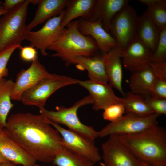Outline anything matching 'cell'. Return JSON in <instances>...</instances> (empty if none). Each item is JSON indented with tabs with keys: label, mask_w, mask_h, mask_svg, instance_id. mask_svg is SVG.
Instances as JSON below:
<instances>
[{
	"label": "cell",
	"mask_w": 166,
	"mask_h": 166,
	"mask_svg": "<svg viewBox=\"0 0 166 166\" xmlns=\"http://www.w3.org/2000/svg\"><path fill=\"white\" fill-rule=\"evenodd\" d=\"M4 128L36 161L53 163L64 147L60 133L41 114L28 112L12 114Z\"/></svg>",
	"instance_id": "obj_1"
},
{
	"label": "cell",
	"mask_w": 166,
	"mask_h": 166,
	"mask_svg": "<svg viewBox=\"0 0 166 166\" xmlns=\"http://www.w3.org/2000/svg\"><path fill=\"white\" fill-rule=\"evenodd\" d=\"M120 141L141 162L166 164V131L156 125L131 134L118 135Z\"/></svg>",
	"instance_id": "obj_2"
},
{
	"label": "cell",
	"mask_w": 166,
	"mask_h": 166,
	"mask_svg": "<svg viewBox=\"0 0 166 166\" xmlns=\"http://www.w3.org/2000/svg\"><path fill=\"white\" fill-rule=\"evenodd\" d=\"M78 23V20H76L68 24L61 37L47 49L54 51L52 56L61 59L66 67L76 65L77 56L90 57L99 54L95 41L91 37L80 32Z\"/></svg>",
	"instance_id": "obj_3"
},
{
	"label": "cell",
	"mask_w": 166,
	"mask_h": 166,
	"mask_svg": "<svg viewBox=\"0 0 166 166\" xmlns=\"http://www.w3.org/2000/svg\"><path fill=\"white\" fill-rule=\"evenodd\" d=\"M31 2L23 0L0 18V52L14 45H21L26 40V20Z\"/></svg>",
	"instance_id": "obj_4"
},
{
	"label": "cell",
	"mask_w": 166,
	"mask_h": 166,
	"mask_svg": "<svg viewBox=\"0 0 166 166\" xmlns=\"http://www.w3.org/2000/svg\"><path fill=\"white\" fill-rule=\"evenodd\" d=\"M93 102L91 97L89 95L78 101L70 107L57 106L56 111L48 110L43 108L39 109V112L50 121L64 125L69 129L95 140L98 137V132L93 127L82 123L77 115V111L79 108L87 105L93 104Z\"/></svg>",
	"instance_id": "obj_5"
},
{
	"label": "cell",
	"mask_w": 166,
	"mask_h": 166,
	"mask_svg": "<svg viewBox=\"0 0 166 166\" xmlns=\"http://www.w3.org/2000/svg\"><path fill=\"white\" fill-rule=\"evenodd\" d=\"M79 81L66 75L52 74L25 91L20 101L26 105L44 108L47 99L55 91L65 86L78 84Z\"/></svg>",
	"instance_id": "obj_6"
},
{
	"label": "cell",
	"mask_w": 166,
	"mask_h": 166,
	"mask_svg": "<svg viewBox=\"0 0 166 166\" xmlns=\"http://www.w3.org/2000/svg\"><path fill=\"white\" fill-rule=\"evenodd\" d=\"M160 116L154 113L149 116L140 117L126 113L117 121L110 122L100 131L98 137L103 138L111 135H128L136 133L158 124Z\"/></svg>",
	"instance_id": "obj_7"
},
{
	"label": "cell",
	"mask_w": 166,
	"mask_h": 166,
	"mask_svg": "<svg viewBox=\"0 0 166 166\" xmlns=\"http://www.w3.org/2000/svg\"><path fill=\"white\" fill-rule=\"evenodd\" d=\"M138 18L135 9L128 5L113 18L109 32L122 50L136 37Z\"/></svg>",
	"instance_id": "obj_8"
},
{
	"label": "cell",
	"mask_w": 166,
	"mask_h": 166,
	"mask_svg": "<svg viewBox=\"0 0 166 166\" xmlns=\"http://www.w3.org/2000/svg\"><path fill=\"white\" fill-rule=\"evenodd\" d=\"M48 120L61 135L64 146L89 159L94 164L99 162L101 160L95 140L70 129L64 128L59 124Z\"/></svg>",
	"instance_id": "obj_9"
},
{
	"label": "cell",
	"mask_w": 166,
	"mask_h": 166,
	"mask_svg": "<svg viewBox=\"0 0 166 166\" xmlns=\"http://www.w3.org/2000/svg\"><path fill=\"white\" fill-rule=\"evenodd\" d=\"M64 11L59 15L47 20L40 30L35 31H27L26 40L30 45L40 50L44 56L48 55V48L57 42L63 34L65 27L61 25Z\"/></svg>",
	"instance_id": "obj_10"
},
{
	"label": "cell",
	"mask_w": 166,
	"mask_h": 166,
	"mask_svg": "<svg viewBox=\"0 0 166 166\" xmlns=\"http://www.w3.org/2000/svg\"><path fill=\"white\" fill-rule=\"evenodd\" d=\"M104 166H141V161L120 140L111 135L102 144Z\"/></svg>",
	"instance_id": "obj_11"
},
{
	"label": "cell",
	"mask_w": 166,
	"mask_h": 166,
	"mask_svg": "<svg viewBox=\"0 0 166 166\" xmlns=\"http://www.w3.org/2000/svg\"><path fill=\"white\" fill-rule=\"evenodd\" d=\"M153 53L147 46L136 37L122 50V64L132 73L150 65Z\"/></svg>",
	"instance_id": "obj_12"
},
{
	"label": "cell",
	"mask_w": 166,
	"mask_h": 166,
	"mask_svg": "<svg viewBox=\"0 0 166 166\" xmlns=\"http://www.w3.org/2000/svg\"><path fill=\"white\" fill-rule=\"evenodd\" d=\"M37 56L27 69H23L18 73L11 95V99L20 101L22 94L42 80L50 76Z\"/></svg>",
	"instance_id": "obj_13"
},
{
	"label": "cell",
	"mask_w": 166,
	"mask_h": 166,
	"mask_svg": "<svg viewBox=\"0 0 166 166\" xmlns=\"http://www.w3.org/2000/svg\"><path fill=\"white\" fill-rule=\"evenodd\" d=\"M78 84L89 92L93 101V109L96 111L104 110L108 106L121 103V98L116 96L112 87L108 83L94 81L90 80H79Z\"/></svg>",
	"instance_id": "obj_14"
},
{
	"label": "cell",
	"mask_w": 166,
	"mask_h": 166,
	"mask_svg": "<svg viewBox=\"0 0 166 166\" xmlns=\"http://www.w3.org/2000/svg\"><path fill=\"white\" fill-rule=\"evenodd\" d=\"M78 29L82 34L90 36L94 40L102 53H107L118 45L115 38L104 29L100 19L90 22L80 18Z\"/></svg>",
	"instance_id": "obj_15"
},
{
	"label": "cell",
	"mask_w": 166,
	"mask_h": 166,
	"mask_svg": "<svg viewBox=\"0 0 166 166\" xmlns=\"http://www.w3.org/2000/svg\"><path fill=\"white\" fill-rule=\"evenodd\" d=\"M0 153L15 165L34 166L36 161L17 144L3 128L0 133Z\"/></svg>",
	"instance_id": "obj_16"
},
{
	"label": "cell",
	"mask_w": 166,
	"mask_h": 166,
	"mask_svg": "<svg viewBox=\"0 0 166 166\" xmlns=\"http://www.w3.org/2000/svg\"><path fill=\"white\" fill-rule=\"evenodd\" d=\"M128 0H97L92 15L88 20H101L104 29L109 32L112 20L116 14L128 5Z\"/></svg>",
	"instance_id": "obj_17"
},
{
	"label": "cell",
	"mask_w": 166,
	"mask_h": 166,
	"mask_svg": "<svg viewBox=\"0 0 166 166\" xmlns=\"http://www.w3.org/2000/svg\"><path fill=\"white\" fill-rule=\"evenodd\" d=\"M122 49L118 45L106 53L105 67L109 84L124 96V93L122 87Z\"/></svg>",
	"instance_id": "obj_18"
},
{
	"label": "cell",
	"mask_w": 166,
	"mask_h": 166,
	"mask_svg": "<svg viewBox=\"0 0 166 166\" xmlns=\"http://www.w3.org/2000/svg\"><path fill=\"white\" fill-rule=\"evenodd\" d=\"M69 0H39L38 8L33 19L26 25L27 31L53 17L60 15Z\"/></svg>",
	"instance_id": "obj_19"
},
{
	"label": "cell",
	"mask_w": 166,
	"mask_h": 166,
	"mask_svg": "<svg viewBox=\"0 0 166 166\" xmlns=\"http://www.w3.org/2000/svg\"><path fill=\"white\" fill-rule=\"evenodd\" d=\"M105 53H101L90 57L77 56L75 58L76 65L87 71L89 80L108 83L105 67Z\"/></svg>",
	"instance_id": "obj_20"
},
{
	"label": "cell",
	"mask_w": 166,
	"mask_h": 166,
	"mask_svg": "<svg viewBox=\"0 0 166 166\" xmlns=\"http://www.w3.org/2000/svg\"><path fill=\"white\" fill-rule=\"evenodd\" d=\"M156 77L150 65L132 73L129 85L132 92L144 99L151 97Z\"/></svg>",
	"instance_id": "obj_21"
},
{
	"label": "cell",
	"mask_w": 166,
	"mask_h": 166,
	"mask_svg": "<svg viewBox=\"0 0 166 166\" xmlns=\"http://www.w3.org/2000/svg\"><path fill=\"white\" fill-rule=\"evenodd\" d=\"M147 10L139 16L136 37L153 53L157 44L160 32Z\"/></svg>",
	"instance_id": "obj_22"
},
{
	"label": "cell",
	"mask_w": 166,
	"mask_h": 166,
	"mask_svg": "<svg viewBox=\"0 0 166 166\" xmlns=\"http://www.w3.org/2000/svg\"><path fill=\"white\" fill-rule=\"evenodd\" d=\"M97 0H69L61 22L63 27L73 20L81 17L89 20L91 17Z\"/></svg>",
	"instance_id": "obj_23"
},
{
	"label": "cell",
	"mask_w": 166,
	"mask_h": 166,
	"mask_svg": "<svg viewBox=\"0 0 166 166\" xmlns=\"http://www.w3.org/2000/svg\"><path fill=\"white\" fill-rule=\"evenodd\" d=\"M121 103L124 105L126 113H130L140 117L149 116L153 111L141 96L128 92L121 98Z\"/></svg>",
	"instance_id": "obj_24"
},
{
	"label": "cell",
	"mask_w": 166,
	"mask_h": 166,
	"mask_svg": "<svg viewBox=\"0 0 166 166\" xmlns=\"http://www.w3.org/2000/svg\"><path fill=\"white\" fill-rule=\"evenodd\" d=\"M14 84L11 79L4 78L0 81V126H6L8 114L14 106L11 100Z\"/></svg>",
	"instance_id": "obj_25"
},
{
	"label": "cell",
	"mask_w": 166,
	"mask_h": 166,
	"mask_svg": "<svg viewBox=\"0 0 166 166\" xmlns=\"http://www.w3.org/2000/svg\"><path fill=\"white\" fill-rule=\"evenodd\" d=\"M148 7L147 10L154 24L160 30L166 28V0H140Z\"/></svg>",
	"instance_id": "obj_26"
},
{
	"label": "cell",
	"mask_w": 166,
	"mask_h": 166,
	"mask_svg": "<svg viewBox=\"0 0 166 166\" xmlns=\"http://www.w3.org/2000/svg\"><path fill=\"white\" fill-rule=\"evenodd\" d=\"M53 164L57 166H93L94 163L64 146L56 156Z\"/></svg>",
	"instance_id": "obj_27"
},
{
	"label": "cell",
	"mask_w": 166,
	"mask_h": 166,
	"mask_svg": "<svg viewBox=\"0 0 166 166\" xmlns=\"http://www.w3.org/2000/svg\"><path fill=\"white\" fill-rule=\"evenodd\" d=\"M164 61H166V28L160 31L157 44L153 53L151 62Z\"/></svg>",
	"instance_id": "obj_28"
},
{
	"label": "cell",
	"mask_w": 166,
	"mask_h": 166,
	"mask_svg": "<svg viewBox=\"0 0 166 166\" xmlns=\"http://www.w3.org/2000/svg\"><path fill=\"white\" fill-rule=\"evenodd\" d=\"M125 112L124 107L121 103L111 105L104 109L103 118L110 122H114L119 119Z\"/></svg>",
	"instance_id": "obj_29"
},
{
	"label": "cell",
	"mask_w": 166,
	"mask_h": 166,
	"mask_svg": "<svg viewBox=\"0 0 166 166\" xmlns=\"http://www.w3.org/2000/svg\"><path fill=\"white\" fill-rule=\"evenodd\" d=\"M22 46L20 44H16L5 49L0 52V81L8 74L7 65L9 59L14 52Z\"/></svg>",
	"instance_id": "obj_30"
},
{
	"label": "cell",
	"mask_w": 166,
	"mask_h": 166,
	"mask_svg": "<svg viewBox=\"0 0 166 166\" xmlns=\"http://www.w3.org/2000/svg\"><path fill=\"white\" fill-rule=\"evenodd\" d=\"M145 101L154 113L160 115H166V99L152 97L145 99Z\"/></svg>",
	"instance_id": "obj_31"
},
{
	"label": "cell",
	"mask_w": 166,
	"mask_h": 166,
	"mask_svg": "<svg viewBox=\"0 0 166 166\" xmlns=\"http://www.w3.org/2000/svg\"><path fill=\"white\" fill-rule=\"evenodd\" d=\"M151 97L166 99V80L156 78L151 92Z\"/></svg>",
	"instance_id": "obj_32"
},
{
	"label": "cell",
	"mask_w": 166,
	"mask_h": 166,
	"mask_svg": "<svg viewBox=\"0 0 166 166\" xmlns=\"http://www.w3.org/2000/svg\"><path fill=\"white\" fill-rule=\"evenodd\" d=\"M20 49V57L23 61L32 62L38 56L36 49L31 45L22 47Z\"/></svg>",
	"instance_id": "obj_33"
},
{
	"label": "cell",
	"mask_w": 166,
	"mask_h": 166,
	"mask_svg": "<svg viewBox=\"0 0 166 166\" xmlns=\"http://www.w3.org/2000/svg\"><path fill=\"white\" fill-rule=\"evenodd\" d=\"M150 65L156 78L166 80V61L151 62Z\"/></svg>",
	"instance_id": "obj_34"
},
{
	"label": "cell",
	"mask_w": 166,
	"mask_h": 166,
	"mask_svg": "<svg viewBox=\"0 0 166 166\" xmlns=\"http://www.w3.org/2000/svg\"><path fill=\"white\" fill-rule=\"evenodd\" d=\"M23 0H5L2 4V6L9 10L22 2Z\"/></svg>",
	"instance_id": "obj_35"
},
{
	"label": "cell",
	"mask_w": 166,
	"mask_h": 166,
	"mask_svg": "<svg viewBox=\"0 0 166 166\" xmlns=\"http://www.w3.org/2000/svg\"><path fill=\"white\" fill-rule=\"evenodd\" d=\"M11 163L7 160L0 153V164Z\"/></svg>",
	"instance_id": "obj_36"
},
{
	"label": "cell",
	"mask_w": 166,
	"mask_h": 166,
	"mask_svg": "<svg viewBox=\"0 0 166 166\" xmlns=\"http://www.w3.org/2000/svg\"><path fill=\"white\" fill-rule=\"evenodd\" d=\"M8 10H7L5 9L4 7L2 6L0 7V17L4 14Z\"/></svg>",
	"instance_id": "obj_37"
},
{
	"label": "cell",
	"mask_w": 166,
	"mask_h": 166,
	"mask_svg": "<svg viewBox=\"0 0 166 166\" xmlns=\"http://www.w3.org/2000/svg\"><path fill=\"white\" fill-rule=\"evenodd\" d=\"M0 166H16L12 163H5L0 164Z\"/></svg>",
	"instance_id": "obj_38"
},
{
	"label": "cell",
	"mask_w": 166,
	"mask_h": 166,
	"mask_svg": "<svg viewBox=\"0 0 166 166\" xmlns=\"http://www.w3.org/2000/svg\"><path fill=\"white\" fill-rule=\"evenodd\" d=\"M141 166H154L153 165H149L148 164H147L141 162Z\"/></svg>",
	"instance_id": "obj_39"
},
{
	"label": "cell",
	"mask_w": 166,
	"mask_h": 166,
	"mask_svg": "<svg viewBox=\"0 0 166 166\" xmlns=\"http://www.w3.org/2000/svg\"><path fill=\"white\" fill-rule=\"evenodd\" d=\"M156 166H166V164H160Z\"/></svg>",
	"instance_id": "obj_40"
},
{
	"label": "cell",
	"mask_w": 166,
	"mask_h": 166,
	"mask_svg": "<svg viewBox=\"0 0 166 166\" xmlns=\"http://www.w3.org/2000/svg\"><path fill=\"white\" fill-rule=\"evenodd\" d=\"M3 2L1 1H0V7L2 6Z\"/></svg>",
	"instance_id": "obj_41"
},
{
	"label": "cell",
	"mask_w": 166,
	"mask_h": 166,
	"mask_svg": "<svg viewBox=\"0 0 166 166\" xmlns=\"http://www.w3.org/2000/svg\"><path fill=\"white\" fill-rule=\"evenodd\" d=\"M3 128H2L1 126H0V133H1V132L2 131V130L3 129Z\"/></svg>",
	"instance_id": "obj_42"
},
{
	"label": "cell",
	"mask_w": 166,
	"mask_h": 166,
	"mask_svg": "<svg viewBox=\"0 0 166 166\" xmlns=\"http://www.w3.org/2000/svg\"><path fill=\"white\" fill-rule=\"evenodd\" d=\"M20 166H22L21 165H20ZM34 166H40V165H37V164H35Z\"/></svg>",
	"instance_id": "obj_43"
}]
</instances>
